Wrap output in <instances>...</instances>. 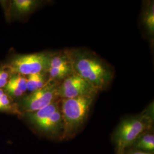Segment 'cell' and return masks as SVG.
<instances>
[{"label":"cell","mask_w":154,"mask_h":154,"mask_svg":"<svg viewBox=\"0 0 154 154\" xmlns=\"http://www.w3.org/2000/svg\"><path fill=\"white\" fill-rule=\"evenodd\" d=\"M74 72L89 83L98 92L106 90L115 72L107 61L91 50L84 48L68 49Z\"/></svg>","instance_id":"cell-1"},{"label":"cell","mask_w":154,"mask_h":154,"mask_svg":"<svg viewBox=\"0 0 154 154\" xmlns=\"http://www.w3.org/2000/svg\"><path fill=\"white\" fill-rule=\"evenodd\" d=\"M153 123V103L139 114L122 120L112 135L116 154H123L125 149L132 146L142 134L152 129Z\"/></svg>","instance_id":"cell-2"},{"label":"cell","mask_w":154,"mask_h":154,"mask_svg":"<svg viewBox=\"0 0 154 154\" xmlns=\"http://www.w3.org/2000/svg\"><path fill=\"white\" fill-rule=\"evenodd\" d=\"M98 94L61 99V111L64 122L62 139L74 137L81 129Z\"/></svg>","instance_id":"cell-3"},{"label":"cell","mask_w":154,"mask_h":154,"mask_svg":"<svg viewBox=\"0 0 154 154\" xmlns=\"http://www.w3.org/2000/svg\"><path fill=\"white\" fill-rule=\"evenodd\" d=\"M60 84L48 81L42 88L23 97L17 103L20 115L41 109L60 99L58 95Z\"/></svg>","instance_id":"cell-4"},{"label":"cell","mask_w":154,"mask_h":154,"mask_svg":"<svg viewBox=\"0 0 154 154\" xmlns=\"http://www.w3.org/2000/svg\"><path fill=\"white\" fill-rule=\"evenodd\" d=\"M52 54L51 52H41L17 55L8 67L11 72L21 75L48 72Z\"/></svg>","instance_id":"cell-5"},{"label":"cell","mask_w":154,"mask_h":154,"mask_svg":"<svg viewBox=\"0 0 154 154\" xmlns=\"http://www.w3.org/2000/svg\"><path fill=\"white\" fill-rule=\"evenodd\" d=\"M98 93V91L75 72L65 79L58 88V95L61 99L74 98Z\"/></svg>","instance_id":"cell-6"},{"label":"cell","mask_w":154,"mask_h":154,"mask_svg":"<svg viewBox=\"0 0 154 154\" xmlns=\"http://www.w3.org/2000/svg\"><path fill=\"white\" fill-rule=\"evenodd\" d=\"M35 128L39 132L50 138L62 139L64 132V122L60 107L52 115L45 119Z\"/></svg>","instance_id":"cell-7"},{"label":"cell","mask_w":154,"mask_h":154,"mask_svg":"<svg viewBox=\"0 0 154 154\" xmlns=\"http://www.w3.org/2000/svg\"><path fill=\"white\" fill-rule=\"evenodd\" d=\"M61 99H58L51 104L35 111L22 115L26 121L33 127H36L45 119L51 116L60 107Z\"/></svg>","instance_id":"cell-8"},{"label":"cell","mask_w":154,"mask_h":154,"mask_svg":"<svg viewBox=\"0 0 154 154\" xmlns=\"http://www.w3.org/2000/svg\"><path fill=\"white\" fill-rule=\"evenodd\" d=\"M142 22L143 29L153 43L154 35V1H148L144 2L143 6Z\"/></svg>","instance_id":"cell-9"},{"label":"cell","mask_w":154,"mask_h":154,"mask_svg":"<svg viewBox=\"0 0 154 154\" xmlns=\"http://www.w3.org/2000/svg\"><path fill=\"white\" fill-rule=\"evenodd\" d=\"M42 4L37 0H14L12 2V8L20 16L27 15L34 11Z\"/></svg>","instance_id":"cell-10"},{"label":"cell","mask_w":154,"mask_h":154,"mask_svg":"<svg viewBox=\"0 0 154 154\" xmlns=\"http://www.w3.org/2000/svg\"><path fill=\"white\" fill-rule=\"evenodd\" d=\"M74 72L72 63L60 67H50L48 71V81L61 83Z\"/></svg>","instance_id":"cell-11"},{"label":"cell","mask_w":154,"mask_h":154,"mask_svg":"<svg viewBox=\"0 0 154 154\" xmlns=\"http://www.w3.org/2000/svg\"><path fill=\"white\" fill-rule=\"evenodd\" d=\"M144 132L132 144L134 149L146 152H152L154 150V135L150 131Z\"/></svg>","instance_id":"cell-12"},{"label":"cell","mask_w":154,"mask_h":154,"mask_svg":"<svg viewBox=\"0 0 154 154\" xmlns=\"http://www.w3.org/2000/svg\"><path fill=\"white\" fill-rule=\"evenodd\" d=\"M48 81V72H41L28 75L26 78L27 90L34 92L44 87Z\"/></svg>","instance_id":"cell-13"},{"label":"cell","mask_w":154,"mask_h":154,"mask_svg":"<svg viewBox=\"0 0 154 154\" xmlns=\"http://www.w3.org/2000/svg\"><path fill=\"white\" fill-rule=\"evenodd\" d=\"M0 111L20 114L17 103H14L6 94L0 88Z\"/></svg>","instance_id":"cell-14"},{"label":"cell","mask_w":154,"mask_h":154,"mask_svg":"<svg viewBox=\"0 0 154 154\" xmlns=\"http://www.w3.org/2000/svg\"><path fill=\"white\" fill-rule=\"evenodd\" d=\"M6 90L11 97L14 98H20L22 97L23 93L18 88L16 85L9 80L5 86Z\"/></svg>","instance_id":"cell-15"},{"label":"cell","mask_w":154,"mask_h":154,"mask_svg":"<svg viewBox=\"0 0 154 154\" xmlns=\"http://www.w3.org/2000/svg\"><path fill=\"white\" fill-rule=\"evenodd\" d=\"M10 80L14 83L23 93L26 91V78L23 75L16 74L14 76L11 78Z\"/></svg>","instance_id":"cell-16"},{"label":"cell","mask_w":154,"mask_h":154,"mask_svg":"<svg viewBox=\"0 0 154 154\" xmlns=\"http://www.w3.org/2000/svg\"><path fill=\"white\" fill-rule=\"evenodd\" d=\"M9 78V73L5 69H0V88L5 87Z\"/></svg>","instance_id":"cell-17"},{"label":"cell","mask_w":154,"mask_h":154,"mask_svg":"<svg viewBox=\"0 0 154 154\" xmlns=\"http://www.w3.org/2000/svg\"><path fill=\"white\" fill-rule=\"evenodd\" d=\"M124 154H154L153 153H151L149 152H146L140 151L139 149H125Z\"/></svg>","instance_id":"cell-18"},{"label":"cell","mask_w":154,"mask_h":154,"mask_svg":"<svg viewBox=\"0 0 154 154\" xmlns=\"http://www.w3.org/2000/svg\"><path fill=\"white\" fill-rule=\"evenodd\" d=\"M124 154V153H123V154Z\"/></svg>","instance_id":"cell-19"}]
</instances>
